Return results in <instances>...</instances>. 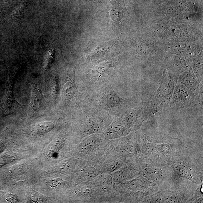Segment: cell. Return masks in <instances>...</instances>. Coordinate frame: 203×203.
<instances>
[{
  "label": "cell",
  "instance_id": "cell-9",
  "mask_svg": "<svg viewBox=\"0 0 203 203\" xmlns=\"http://www.w3.org/2000/svg\"><path fill=\"white\" fill-rule=\"evenodd\" d=\"M54 128V125L52 122L44 121L36 124L33 128V130L36 133H44L51 131Z\"/></svg>",
  "mask_w": 203,
  "mask_h": 203
},
{
  "label": "cell",
  "instance_id": "cell-18",
  "mask_svg": "<svg viewBox=\"0 0 203 203\" xmlns=\"http://www.w3.org/2000/svg\"><path fill=\"white\" fill-rule=\"evenodd\" d=\"M80 192L84 196L90 195L93 192L92 189L88 186H85L80 189Z\"/></svg>",
  "mask_w": 203,
  "mask_h": 203
},
{
  "label": "cell",
  "instance_id": "cell-10",
  "mask_svg": "<svg viewBox=\"0 0 203 203\" xmlns=\"http://www.w3.org/2000/svg\"><path fill=\"white\" fill-rule=\"evenodd\" d=\"M99 141L97 137L92 136L87 138L83 141L82 147L83 149H92L98 146Z\"/></svg>",
  "mask_w": 203,
  "mask_h": 203
},
{
  "label": "cell",
  "instance_id": "cell-7",
  "mask_svg": "<svg viewBox=\"0 0 203 203\" xmlns=\"http://www.w3.org/2000/svg\"><path fill=\"white\" fill-rule=\"evenodd\" d=\"M102 102L104 105L112 108H118L121 109H131L132 103L125 101L120 97L113 91L108 92L103 97Z\"/></svg>",
  "mask_w": 203,
  "mask_h": 203
},
{
  "label": "cell",
  "instance_id": "cell-14",
  "mask_svg": "<svg viewBox=\"0 0 203 203\" xmlns=\"http://www.w3.org/2000/svg\"><path fill=\"white\" fill-rule=\"evenodd\" d=\"M28 169L27 165L26 164L21 163L17 164L13 167L12 170V172L17 174H21L24 173Z\"/></svg>",
  "mask_w": 203,
  "mask_h": 203
},
{
  "label": "cell",
  "instance_id": "cell-22",
  "mask_svg": "<svg viewBox=\"0 0 203 203\" xmlns=\"http://www.w3.org/2000/svg\"><path fill=\"white\" fill-rule=\"evenodd\" d=\"M86 173L88 176H93L96 174V170L93 168H88L86 171Z\"/></svg>",
  "mask_w": 203,
  "mask_h": 203
},
{
  "label": "cell",
  "instance_id": "cell-21",
  "mask_svg": "<svg viewBox=\"0 0 203 203\" xmlns=\"http://www.w3.org/2000/svg\"><path fill=\"white\" fill-rule=\"evenodd\" d=\"M164 202L174 203L177 202V200L174 197L171 196H167L162 199Z\"/></svg>",
  "mask_w": 203,
  "mask_h": 203
},
{
  "label": "cell",
  "instance_id": "cell-5",
  "mask_svg": "<svg viewBox=\"0 0 203 203\" xmlns=\"http://www.w3.org/2000/svg\"><path fill=\"white\" fill-rule=\"evenodd\" d=\"M179 76L166 72L164 73L159 87L155 93L166 101L170 102L175 87L177 84Z\"/></svg>",
  "mask_w": 203,
  "mask_h": 203
},
{
  "label": "cell",
  "instance_id": "cell-12",
  "mask_svg": "<svg viewBox=\"0 0 203 203\" xmlns=\"http://www.w3.org/2000/svg\"><path fill=\"white\" fill-rule=\"evenodd\" d=\"M174 169L175 171L181 176L189 178L192 177L191 171L187 166L183 165H176L174 167Z\"/></svg>",
  "mask_w": 203,
  "mask_h": 203
},
{
  "label": "cell",
  "instance_id": "cell-2",
  "mask_svg": "<svg viewBox=\"0 0 203 203\" xmlns=\"http://www.w3.org/2000/svg\"><path fill=\"white\" fill-rule=\"evenodd\" d=\"M177 84L186 88L195 100L196 104H202L203 82L199 83L194 73L190 70L183 72L179 76Z\"/></svg>",
  "mask_w": 203,
  "mask_h": 203
},
{
  "label": "cell",
  "instance_id": "cell-11",
  "mask_svg": "<svg viewBox=\"0 0 203 203\" xmlns=\"http://www.w3.org/2000/svg\"><path fill=\"white\" fill-rule=\"evenodd\" d=\"M146 176L155 180H159L162 176V171L157 168H149L145 172Z\"/></svg>",
  "mask_w": 203,
  "mask_h": 203
},
{
  "label": "cell",
  "instance_id": "cell-17",
  "mask_svg": "<svg viewBox=\"0 0 203 203\" xmlns=\"http://www.w3.org/2000/svg\"><path fill=\"white\" fill-rule=\"evenodd\" d=\"M69 165L66 162L60 164L54 169V171L58 173H62L67 170L69 168Z\"/></svg>",
  "mask_w": 203,
  "mask_h": 203
},
{
  "label": "cell",
  "instance_id": "cell-13",
  "mask_svg": "<svg viewBox=\"0 0 203 203\" xmlns=\"http://www.w3.org/2000/svg\"><path fill=\"white\" fill-rule=\"evenodd\" d=\"M119 152L123 155H133L135 152L134 147L130 144L122 146L119 149Z\"/></svg>",
  "mask_w": 203,
  "mask_h": 203
},
{
  "label": "cell",
  "instance_id": "cell-15",
  "mask_svg": "<svg viewBox=\"0 0 203 203\" xmlns=\"http://www.w3.org/2000/svg\"><path fill=\"white\" fill-rule=\"evenodd\" d=\"M48 184L51 187L55 188H60L63 187L65 185V182L62 179L58 178L55 179H53L50 181L48 183Z\"/></svg>",
  "mask_w": 203,
  "mask_h": 203
},
{
  "label": "cell",
  "instance_id": "cell-3",
  "mask_svg": "<svg viewBox=\"0 0 203 203\" xmlns=\"http://www.w3.org/2000/svg\"><path fill=\"white\" fill-rule=\"evenodd\" d=\"M32 88L31 99L29 106L28 114L31 118L44 115L46 105L41 89L36 83L30 84Z\"/></svg>",
  "mask_w": 203,
  "mask_h": 203
},
{
  "label": "cell",
  "instance_id": "cell-4",
  "mask_svg": "<svg viewBox=\"0 0 203 203\" xmlns=\"http://www.w3.org/2000/svg\"><path fill=\"white\" fill-rule=\"evenodd\" d=\"M196 104L195 100L187 89L181 84H177L170 104V110H178Z\"/></svg>",
  "mask_w": 203,
  "mask_h": 203
},
{
  "label": "cell",
  "instance_id": "cell-19",
  "mask_svg": "<svg viewBox=\"0 0 203 203\" xmlns=\"http://www.w3.org/2000/svg\"><path fill=\"white\" fill-rule=\"evenodd\" d=\"M5 196H6V199L10 202L16 203L18 201L17 197L14 194H11V193H7Z\"/></svg>",
  "mask_w": 203,
  "mask_h": 203
},
{
  "label": "cell",
  "instance_id": "cell-16",
  "mask_svg": "<svg viewBox=\"0 0 203 203\" xmlns=\"http://www.w3.org/2000/svg\"><path fill=\"white\" fill-rule=\"evenodd\" d=\"M99 182L104 186H110L112 183V179L111 176L108 175H103L98 178Z\"/></svg>",
  "mask_w": 203,
  "mask_h": 203
},
{
  "label": "cell",
  "instance_id": "cell-6",
  "mask_svg": "<svg viewBox=\"0 0 203 203\" xmlns=\"http://www.w3.org/2000/svg\"><path fill=\"white\" fill-rule=\"evenodd\" d=\"M143 103L148 119L170 110V102L155 94L148 101Z\"/></svg>",
  "mask_w": 203,
  "mask_h": 203
},
{
  "label": "cell",
  "instance_id": "cell-1",
  "mask_svg": "<svg viewBox=\"0 0 203 203\" xmlns=\"http://www.w3.org/2000/svg\"><path fill=\"white\" fill-rule=\"evenodd\" d=\"M15 73L10 72L7 81L5 94L0 104V111L3 116L15 115L25 105L19 104L15 99L14 94Z\"/></svg>",
  "mask_w": 203,
  "mask_h": 203
},
{
  "label": "cell",
  "instance_id": "cell-20",
  "mask_svg": "<svg viewBox=\"0 0 203 203\" xmlns=\"http://www.w3.org/2000/svg\"><path fill=\"white\" fill-rule=\"evenodd\" d=\"M33 195L35 196V197L32 196V198H34L32 199L35 200V201L37 202H43L45 201L44 197H43L42 196H40V194H39L38 193H35L33 194Z\"/></svg>",
  "mask_w": 203,
  "mask_h": 203
},
{
  "label": "cell",
  "instance_id": "cell-8",
  "mask_svg": "<svg viewBox=\"0 0 203 203\" xmlns=\"http://www.w3.org/2000/svg\"><path fill=\"white\" fill-rule=\"evenodd\" d=\"M73 80L69 79L66 80L62 88V98L65 101H71L74 98L76 94L75 85Z\"/></svg>",
  "mask_w": 203,
  "mask_h": 203
}]
</instances>
